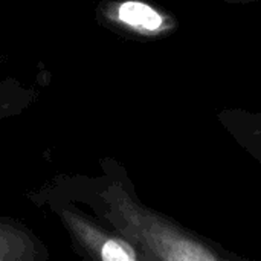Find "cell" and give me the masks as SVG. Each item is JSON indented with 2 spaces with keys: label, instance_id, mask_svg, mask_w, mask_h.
Segmentation results:
<instances>
[{
  "label": "cell",
  "instance_id": "6da1fadb",
  "mask_svg": "<svg viewBox=\"0 0 261 261\" xmlns=\"http://www.w3.org/2000/svg\"><path fill=\"white\" fill-rule=\"evenodd\" d=\"M60 217L72 236L76 248L83 249L95 260L136 261L135 248L124 239L107 232L102 226L95 225L90 219L80 214L76 210L61 208Z\"/></svg>",
  "mask_w": 261,
  "mask_h": 261
},
{
  "label": "cell",
  "instance_id": "277c9868",
  "mask_svg": "<svg viewBox=\"0 0 261 261\" xmlns=\"http://www.w3.org/2000/svg\"><path fill=\"white\" fill-rule=\"evenodd\" d=\"M38 96L34 86H28L15 78H0V119L15 116L28 109Z\"/></svg>",
  "mask_w": 261,
  "mask_h": 261
},
{
  "label": "cell",
  "instance_id": "7a4b0ae2",
  "mask_svg": "<svg viewBox=\"0 0 261 261\" xmlns=\"http://www.w3.org/2000/svg\"><path fill=\"white\" fill-rule=\"evenodd\" d=\"M47 255L46 246L26 226L0 217V261H40Z\"/></svg>",
  "mask_w": 261,
  "mask_h": 261
},
{
  "label": "cell",
  "instance_id": "3957f363",
  "mask_svg": "<svg viewBox=\"0 0 261 261\" xmlns=\"http://www.w3.org/2000/svg\"><path fill=\"white\" fill-rule=\"evenodd\" d=\"M112 21L138 32L153 34L164 26V17L150 5L138 0H125L118 3L107 12Z\"/></svg>",
  "mask_w": 261,
  "mask_h": 261
}]
</instances>
